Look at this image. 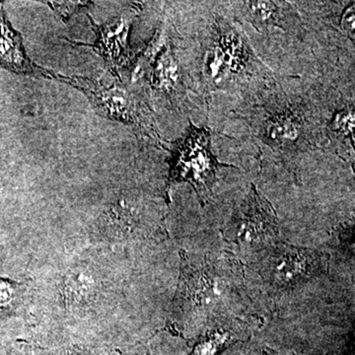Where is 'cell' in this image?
<instances>
[{"mask_svg":"<svg viewBox=\"0 0 355 355\" xmlns=\"http://www.w3.org/2000/svg\"><path fill=\"white\" fill-rule=\"evenodd\" d=\"M182 261L175 322L202 329L217 326L241 304L242 266L226 254L184 256Z\"/></svg>","mask_w":355,"mask_h":355,"instance_id":"1","label":"cell"},{"mask_svg":"<svg viewBox=\"0 0 355 355\" xmlns=\"http://www.w3.org/2000/svg\"><path fill=\"white\" fill-rule=\"evenodd\" d=\"M226 167L234 166L219 162L212 153L209 128L190 123L183 137L172 146L170 181L190 184L202 205L211 196L218 170Z\"/></svg>","mask_w":355,"mask_h":355,"instance_id":"2","label":"cell"},{"mask_svg":"<svg viewBox=\"0 0 355 355\" xmlns=\"http://www.w3.org/2000/svg\"><path fill=\"white\" fill-rule=\"evenodd\" d=\"M279 234L277 212L252 184L251 190L226 223L224 238L240 251L257 254L277 242Z\"/></svg>","mask_w":355,"mask_h":355,"instance_id":"3","label":"cell"},{"mask_svg":"<svg viewBox=\"0 0 355 355\" xmlns=\"http://www.w3.org/2000/svg\"><path fill=\"white\" fill-rule=\"evenodd\" d=\"M57 80L83 91L88 96L96 111L105 118L132 125L149 137L159 139L146 105L123 83L107 85L87 77H67L60 74H58Z\"/></svg>","mask_w":355,"mask_h":355,"instance_id":"4","label":"cell"},{"mask_svg":"<svg viewBox=\"0 0 355 355\" xmlns=\"http://www.w3.org/2000/svg\"><path fill=\"white\" fill-rule=\"evenodd\" d=\"M256 256L257 272L268 286L277 291L310 282L319 277L326 266L319 252L279 241Z\"/></svg>","mask_w":355,"mask_h":355,"instance_id":"5","label":"cell"},{"mask_svg":"<svg viewBox=\"0 0 355 355\" xmlns=\"http://www.w3.org/2000/svg\"><path fill=\"white\" fill-rule=\"evenodd\" d=\"M133 76L146 77L151 88L167 96L171 103L183 94L181 67L164 32L159 31L140 55Z\"/></svg>","mask_w":355,"mask_h":355,"instance_id":"6","label":"cell"},{"mask_svg":"<svg viewBox=\"0 0 355 355\" xmlns=\"http://www.w3.org/2000/svg\"><path fill=\"white\" fill-rule=\"evenodd\" d=\"M139 12V6L132 4L118 17L103 25L97 24L90 17L96 31V42L91 46L104 58L114 76L118 77L119 70L130 62V32Z\"/></svg>","mask_w":355,"mask_h":355,"instance_id":"7","label":"cell"},{"mask_svg":"<svg viewBox=\"0 0 355 355\" xmlns=\"http://www.w3.org/2000/svg\"><path fill=\"white\" fill-rule=\"evenodd\" d=\"M251 60L249 46L240 33L228 23L216 21V38L207 58V70L214 80L238 76L247 69Z\"/></svg>","mask_w":355,"mask_h":355,"instance_id":"8","label":"cell"},{"mask_svg":"<svg viewBox=\"0 0 355 355\" xmlns=\"http://www.w3.org/2000/svg\"><path fill=\"white\" fill-rule=\"evenodd\" d=\"M0 64L16 73L38 78L57 79V74L33 62L23 48L22 40L9 24L0 4Z\"/></svg>","mask_w":355,"mask_h":355,"instance_id":"9","label":"cell"},{"mask_svg":"<svg viewBox=\"0 0 355 355\" xmlns=\"http://www.w3.org/2000/svg\"><path fill=\"white\" fill-rule=\"evenodd\" d=\"M303 130L302 118L295 112L284 110L268 114L263 123V137L268 146L288 149L296 146Z\"/></svg>","mask_w":355,"mask_h":355,"instance_id":"10","label":"cell"},{"mask_svg":"<svg viewBox=\"0 0 355 355\" xmlns=\"http://www.w3.org/2000/svg\"><path fill=\"white\" fill-rule=\"evenodd\" d=\"M280 4L282 2L254 0L241 2L240 7L248 22L259 31H266L272 27H282L284 9Z\"/></svg>","mask_w":355,"mask_h":355,"instance_id":"11","label":"cell"},{"mask_svg":"<svg viewBox=\"0 0 355 355\" xmlns=\"http://www.w3.org/2000/svg\"><path fill=\"white\" fill-rule=\"evenodd\" d=\"M95 282L87 272L73 270L62 284V298L67 305L73 306L87 300L94 289Z\"/></svg>","mask_w":355,"mask_h":355,"instance_id":"12","label":"cell"},{"mask_svg":"<svg viewBox=\"0 0 355 355\" xmlns=\"http://www.w3.org/2000/svg\"><path fill=\"white\" fill-rule=\"evenodd\" d=\"M234 334L223 328L207 331L197 343L191 355H217L235 342Z\"/></svg>","mask_w":355,"mask_h":355,"instance_id":"13","label":"cell"},{"mask_svg":"<svg viewBox=\"0 0 355 355\" xmlns=\"http://www.w3.org/2000/svg\"><path fill=\"white\" fill-rule=\"evenodd\" d=\"M354 108H347L336 112L331 121V130L338 137L347 139L354 146L355 116Z\"/></svg>","mask_w":355,"mask_h":355,"instance_id":"14","label":"cell"},{"mask_svg":"<svg viewBox=\"0 0 355 355\" xmlns=\"http://www.w3.org/2000/svg\"><path fill=\"white\" fill-rule=\"evenodd\" d=\"M20 288L12 280L0 279V315L10 312L17 302Z\"/></svg>","mask_w":355,"mask_h":355,"instance_id":"15","label":"cell"},{"mask_svg":"<svg viewBox=\"0 0 355 355\" xmlns=\"http://www.w3.org/2000/svg\"><path fill=\"white\" fill-rule=\"evenodd\" d=\"M49 6L51 7L64 19H67L71 14L76 11L81 10L84 7L88 6L89 2L83 1H55L48 2Z\"/></svg>","mask_w":355,"mask_h":355,"instance_id":"16","label":"cell"},{"mask_svg":"<svg viewBox=\"0 0 355 355\" xmlns=\"http://www.w3.org/2000/svg\"><path fill=\"white\" fill-rule=\"evenodd\" d=\"M340 27L343 32L349 36L352 40L354 39L355 30V6L354 2H352L347 8L345 9L340 17Z\"/></svg>","mask_w":355,"mask_h":355,"instance_id":"17","label":"cell"},{"mask_svg":"<svg viewBox=\"0 0 355 355\" xmlns=\"http://www.w3.org/2000/svg\"><path fill=\"white\" fill-rule=\"evenodd\" d=\"M252 355H275L272 352H268V350L263 349L260 350V352H256V354Z\"/></svg>","mask_w":355,"mask_h":355,"instance_id":"18","label":"cell"},{"mask_svg":"<svg viewBox=\"0 0 355 355\" xmlns=\"http://www.w3.org/2000/svg\"><path fill=\"white\" fill-rule=\"evenodd\" d=\"M67 355H87V354H83V352H73V350H72V352H70L69 354Z\"/></svg>","mask_w":355,"mask_h":355,"instance_id":"19","label":"cell"}]
</instances>
